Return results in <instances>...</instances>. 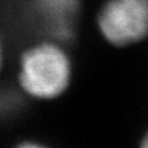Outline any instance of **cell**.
Instances as JSON below:
<instances>
[{
	"mask_svg": "<svg viewBox=\"0 0 148 148\" xmlns=\"http://www.w3.org/2000/svg\"><path fill=\"white\" fill-rule=\"evenodd\" d=\"M71 66L66 54L55 43H39L28 49L20 62L21 88L35 98L60 96L70 81Z\"/></svg>",
	"mask_w": 148,
	"mask_h": 148,
	"instance_id": "1",
	"label": "cell"
},
{
	"mask_svg": "<svg viewBox=\"0 0 148 148\" xmlns=\"http://www.w3.org/2000/svg\"><path fill=\"white\" fill-rule=\"evenodd\" d=\"M1 61H3V55H1V46H0V66H1Z\"/></svg>",
	"mask_w": 148,
	"mask_h": 148,
	"instance_id": "6",
	"label": "cell"
},
{
	"mask_svg": "<svg viewBox=\"0 0 148 148\" xmlns=\"http://www.w3.org/2000/svg\"><path fill=\"white\" fill-rule=\"evenodd\" d=\"M18 148H43V147L38 146V145H35V143H23V145H21Z\"/></svg>",
	"mask_w": 148,
	"mask_h": 148,
	"instance_id": "4",
	"label": "cell"
},
{
	"mask_svg": "<svg viewBox=\"0 0 148 148\" xmlns=\"http://www.w3.org/2000/svg\"><path fill=\"white\" fill-rule=\"evenodd\" d=\"M140 148H148V134L145 136V139H143V141H142Z\"/></svg>",
	"mask_w": 148,
	"mask_h": 148,
	"instance_id": "5",
	"label": "cell"
},
{
	"mask_svg": "<svg viewBox=\"0 0 148 148\" xmlns=\"http://www.w3.org/2000/svg\"><path fill=\"white\" fill-rule=\"evenodd\" d=\"M36 14L45 29L57 39H66L73 32L78 0H36Z\"/></svg>",
	"mask_w": 148,
	"mask_h": 148,
	"instance_id": "3",
	"label": "cell"
},
{
	"mask_svg": "<svg viewBox=\"0 0 148 148\" xmlns=\"http://www.w3.org/2000/svg\"><path fill=\"white\" fill-rule=\"evenodd\" d=\"M98 25L104 38L116 46L140 41L148 34V0H108Z\"/></svg>",
	"mask_w": 148,
	"mask_h": 148,
	"instance_id": "2",
	"label": "cell"
}]
</instances>
